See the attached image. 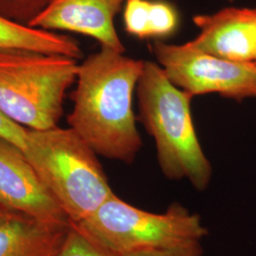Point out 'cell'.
Returning a JSON list of instances; mask_svg holds the SVG:
<instances>
[{
	"instance_id": "1",
	"label": "cell",
	"mask_w": 256,
	"mask_h": 256,
	"mask_svg": "<svg viewBox=\"0 0 256 256\" xmlns=\"http://www.w3.org/2000/svg\"><path fill=\"white\" fill-rule=\"evenodd\" d=\"M144 63L101 46L79 64L66 120L97 155L131 164L140 152L133 95Z\"/></svg>"
},
{
	"instance_id": "9",
	"label": "cell",
	"mask_w": 256,
	"mask_h": 256,
	"mask_svg": "<svg viewBox=\"0 0 256 256\" xmlns=\"http://www.w3.org/2000/svg\"><path fill=\"white\" fill-rule=\"evenodd\" d=\"M192 21L200 32L190 46L222 59L256 62V9L228 7Z\"/></svg>"
},
{
	"instance_id": "15",
	"label": "cell",
	"mask_w": 256,
	"mask_h": 256,
	"mask_svg": "<svg viewBox=\"0 0 256 256\" xmlns=\"http://www.w3.org/2000/svg\"><path fill=\"white\" fill-rule=\"evenodd\" d=\"M52 0H0V16L28 25L46 9Z\"/></svg>"
},
{
	"instance_id": "10",
	"label": "cell",
	"mask_w": 256,
	"mask_h": 256,
	"mask_svg": "<svg viewBox=\"0 0 256 256\" xmlns=\"http://www.w3.org/2000/svg\"><path fill=\"white\" fill-rule=\"evenodd\" d=\"M70 227L12 210L0 220V256H56Z\"/></svg>"
},
{
	"instance_id": "6",
	"label": "cell",
	"mask_w": 256,
	"mask_h": 256,
	"mask_svg": "<svg viewBox=\"0 0 256 256\" xmlns=\"http://www.w3.org/2000/svg\"><path fill=\"white\" fill-rule=\"evenodd\" d=\"M150 50L168 79L192 97L216 93L234 101L256 98V63L222 59L188 43L156 40Z\"/></svg>"
},
{
	"instance_id": "12",
	"label": "cell",
	"mask_w": 256,
	"mask_h": 256,
	"mask_svg": "<svg viewBox=\"0 0 256 256\" xmlns=\"http://www.w3.org/2000/svg\"><path fill=\"white\" fill-rule=\"evenodd\" d=\"M178 14L174 5L164 0H151L149 14V38L170 36L178 27Z\"/></svg>"
},
{
	"instance_id": "3",
	"label": "cell",
	"mask_w": 256,
	"mask_h": 256,
	"mask_svg": "<svg viewBox=\"0 0 256 256\" xmlns=\"http://www.w3.org/2000/svg\"><path fill=\"white\" fill-rule=\"evenodd\" d=\"M23 152L72 224L90 218L115 194L98 155L72 128L28 129Z\"/></svg>"
},
{
	"instance_id": "19",
	"label": "cell",
	"mask_w": 256,
	"mask_h": 256,
	"mask_svg": "<svg viewBox=\"0 0 256 256\" xmlns=\"http://www.w3.org/2000/svg\"></svg>"
},
{
	"instance_id": "18",
	"label": "cell",
	"mask_w": 256,
	"mask_h": 256,
	"mask_svg": "<svg viewBox=\"0 0 256 256\" xmlns=\"http://www.w3.org/2000/svg\"><path fill=\"white\" fill-rule=\"evenodd\" d=\"M10 212H12V210H10L9 208H7L6 206H4L1 202H0V220H2L3 218H5Z\"/></svg>"
},
{
	"instance_id": "16",
	"label": "cell",
	"mask_w": 256,
	"mask_h": 256,
	"mask_svg": "<svg viewBox=\"0 0 256 256\" xmlns=\"http://www.w3.org/2000/svg\"><path fill=\"white\" fill-rule=\"evenodd\" d=\"M27 128L10 120L0 112V137L24 151L27 142Z\"/></svg>"
},
{
	"instance_id": "8",
	"label": "cell",
	"mask_w": 256,
	"mask_h": 256,
	"mask_svg": "<svg viewBox=\"0 0 256 256\" xmlns=\"http://www.w3.org/2000/svg\"><path fill=\"white\" fill-rule=\"evenodd\" d=\"M126 0H52L28 26L79 34L95 39L102 48L124 54L114 20Z\"/></svg>"
},
{
	"instance_id": "5",
	"label": "cell",
	"mask_w": 256,
	"mask_h": 256,
	"mask_svg": "<svg viewBox=\"0 0 256 256\" xmlns=\"http://www.w3.org/2000/svg\"><path fill=\"white\" fill-rule=\"evenodd\" d=\"M74 225L120 256L200 242L208 234L200 216L178 203L156 214L134 207L116 194Z\"/></svg>"
},
{
	"instance_id": "14",
	"label": "cell",
	"mask_w": 256,
	"mask_h": 256,
	"mask_svg": "<svg viewBox=\"0 0 256 256\" xmlns=\"http://www.w3.org/2000/svg\"><path fill=\"white\" fill-rule=\"evenodd\" d=\"M151 0H126L124 6V25L128 34L140 39L149 38Z\"/></svg>"
},
{
	"instance_id": "17",
	"label": "cell",
	"mask_w": 256,
	"mask_h": 256,
	"mask_svg": "<svg viewBox=\"0 0 256 256\" xmlns=\"http://www.w3.org/2000/svg\"><path fill=\"white\" fill-rule=\"evenodd\" d=\"M124 256H203V250L200 242H194L178 247L135 252Z\"/></svg>"
},
{
	"instance_id": "13",
	"label": "cell",
	"mask_w": 256,
	"mask_h": 256,
	"mask_svg": "<svg viewBox=\"0 0 256 256\" xmlns=\"http://www.w3.org/2000/svg\"><path fill=\"white\" fill-rule=\"evenodd\" d=\"M56 256H120L86 236L74 224Z\"/></svg>"
},
{
	"instance_id": "7",
	"label": "cell",
	"mask_w": 256,
	"mask_h": 256,
	"mask_svg": "<svg viewBox=\"0 0 256 256\" xmlns=\"http://www.w3.org/2000/svg\"><path fill=\"white\" fill-rule=\"evenodd\" d=\"M0 202L36 220L62 226L72 222L24 152L0 137Z\"/></svg>"
},
{
	"instance_id": "11",
	"label": "cell",
	"mask_w": 256,
	"mask_h": 256,
	"mask_svg": "<svg viewBox=\"0 0 256 256\" xmlns=\"http://www.w3.org/2000/svg\"><path fill=\"white\" fill-rule=\"evenodd\" d=\"M0 48H18L79 59L82 52L74 37L18 23L0 16Z\"/></svg>"
},
{
	"instance_id": "2",
	"label": "cell",
	"mask_w": 256,
	"mask_h": 256,
	"mask_svg": "<svg viewBox=\"0 0 256 256\" xmlns=\"http://www.w3.org/2000/svg\"><path fill=\"white\" fill-rule=\"evenodd\" d=\"M136 93L138 122L155 140L160 168L170 180H187L198 191L208 188L212 167L192 120V96L174 86L158 63L144 61Z\"/></svg>"
},
{
	"instance_id": "4",
	"label": "cell",
	"mask_w": 256,
	"mask_h": 256,
	"mask_svg": "<svg viewBox=\"0 0 256 256\" xmlns=\"http://www.w3.org/2000/svg\"><path fill=\"white\" fill-rule=\"evenodd\" d=\"M72 57L0 48V112L32 130L55 128L79 64Z\"/></svg>"
}]
</instances>
